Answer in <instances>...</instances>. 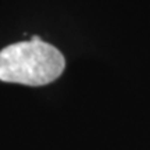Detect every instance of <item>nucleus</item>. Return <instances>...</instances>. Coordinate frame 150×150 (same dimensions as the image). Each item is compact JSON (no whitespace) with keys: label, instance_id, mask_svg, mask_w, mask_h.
<instances>
[{"label":"nucleus","instance_id":"f257e3e1","mask_svg":"<svg viewBox=\"0 0 150 150\" xmlns=\"http://www.w3.org/2000/svg\"><path fill=\"white\" fill-rule=\"evenodd\" d=\"M65 70L63 53L35 35L29 40L0 50V81L27 86H45Z\"/></svg>","mask_w":150,"mask_h":150}]
</instances>
